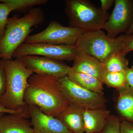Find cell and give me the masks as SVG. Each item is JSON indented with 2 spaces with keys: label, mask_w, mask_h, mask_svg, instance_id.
Segmentation results:
<instances>
[{
  "label": "cell",
  "mask_w": 133,
  "mask_h": 133,
  "mask_svg": "<svg viewBox=\"0 0 133 133\" xmlns=\"http://www.w3.org/2000/svg\"><path fill=\"white\" fill-rule=\"evenodd\" d=\"M28 83L24 95L26 104L35 105L45 114L55 117L70 104L62 92L59 78L34 74Z\"/></svg>",
  "instance_id": "1"
},
{
  "label": "cell",
  "mask_w": 133,
  "mask_h": 133,
  "mask_svg": "<svg viewBox=\"0 0 133 133\" xmlns=\"http://www.w3.org/2000/svg\"><path fill=\"white\" fill-rule=\"evenodd\" d=\"M45 19L44 10L34 8L23 16L15 15L9 18L4 37L0 42L2 59H12L13 54L24 43L33 29L42 24Z\"/></svg>",
  "instance_id": "2"
},
{
  "label": "cell",
  "mask_w": 133,
  "mask_h": 133,
  "mask_svg": "<svg viewBox=\"0 0 133 133\" xmlns=\"http://www.w3.org/2000/svg\"><path fill=\"white\" fill-rule=\"evenodd\" d=\"M2 59L6 76V90L0 105L10 110H26L24 94L29 78L34 73L19 58Z\"/></svg>",
  "instance_id": "3"
},
{
  "label": "cell",
  "mask_w": 133,
  "mask_h": 133,
  "mask_svg": "<svg viewBox=\"0 0 133 133\" xmlns=\"http://www.w3.org/2000/svg\"><path fill=\"white\" fill-rule=\"evenodd\" d=\"M65 12L69 26L85 31L103 29L110 15L88 0H66Z\"/></svg>",
  "instance_id": "4"
},
{
  "label": "cell",
  "mask_w": 133,
  "mask_h": 133,
  "mask_svg": "<svg viewBox=\"0 0 133 133\" xmlns=\"http://www.w3.org/2000/svg\"><path fill=\"white\" fill-rule=\"evenodd\" d=\"M75 46L78 51L94 57L102 63L123 49L122 43L118 37L111 38L102 30L85 31Z\"/></svg>",
  "instance_id": "5"
},
{
  "label": "cell",
  "mask_w": 133,
  "mask_h": 133,
  "mask_svg": "<svg viewBox=\"0 0 133 133\" xmlns=\"http://www.w3.org/2000/svg\"><path fill=\"white\" fill-rule=\"evenodd\" d=\"M85 31L82 29L65 26L56 21L50 22L43 31L30 35L24 43H44L52 45L74 46Z\"/></svg>",
  "instance_id": "6"
},
{
  "label": "cell",
  "mask_w": 133,
  "mask_h": 133,
  "mask_svg": "<svg viewBox=\"0 0 133 133\" xmlns=\"http://www.w3.org/2000/svg\"><path fill=\"white\" fill-rule=\"evenodd\" d=\"M59 79L62 92L70 104L84 109L106 108L107 100L103 94L82 88L72 82L67 76Z\"/></svg>",
  "instance_id": "7"
},
{
  "label": "cell",
  "mask_w": 133,
  "mask_h": 133,
  "mask_svg": "<svg viewBox=\"0 0 133 133\" xmlns=\"http://www.w3.org/2000/svg\"><path fill=\"white\" fill-rule=\"evenodd\" d=\"M78 52L76 46L52 45L44 43H23L14 52L12 58L40 56L59 61H74Z\"/></svg>",
  "instance_id": "8"
},
{
  "label": "cell",
  "mask_w": 133,
  "mask_h": 133,
  "mask_svg": "<svg viewBox=\"0 0 133 133\" xmlns=\"http://www.w3.org/2000/svg\"><path fill=\"white\" fill-rule=\"evenodd\" d=\"M113 10L103 27L112 38L121 33H126L132 21L133 4L131 0H115Z\"/></svg>",
  "instance_id": "9"
},
{
  "label": "cell",
  "mask_w": 133,
  "mask_h": 133,
  "mask_svg": "<svg viewBox=\"0 0 133 133\" xmlns=\"http://www.w3.org/2000/svg\"><path fill=\"white\" fill-rule=\"evenodd\" d=\"M34 74L59 78L67 76L71 66L62 61L40 56H26L18 58Z\"/></svg>",
  "instance_id": "10"
},
{
  "label": "cell",
  "mask_w": 133,
  "mask_h": 133,
  "mask_svg": "<svg viewBox=\"0 0 133 133\" xmlns=\"http://www.w3.org/2000/svg\"><path fill=\"white\" fill-rule=\"evenodd\" d=\"M34 133H73L59 119L45 114L37 107L27 105Z\"/></svg>",
  "instance_id": "11"
},
{
  "label": "cell",
  "mask_w": 133,
  "mask_h": 133,
  "mask_svg": "<svg viewBox=\"0 0 133 133\" xmlns=\"http://www.w3.org/2000/svg\"><path fill=\"white\" fill-rule=\"evenodd\" d=\"M73 61L72 69L78 72L94 76L103 83L104 75L107 71L104 63L99 59L78 50Z\"/></svg>",
  "instance_id": "12"
},
{
  "label": "cell",
  "mask_w": 133,
  "mask_h": 133,
  "mask_svg": "<svg viewBox=\"0 0 133 133\" xmlns=\"http://www.w3.org/2000/svg\"><path fill=\"white\" fill-rule=\"evenodd\" d=\"M28 112L0 116V133H34Z\"/></svg>",
  "instance_id": "13"
},
{
  "label": "cell",
  "mask_w": 133,
  "mask_h": 133,
  "mask_svg": "<svg viewBox=\"0 0 133 133\" xmlns=\"http://www.w3.org/2000/svg\"><path fill=\"white\" fill-rule=\"evenodd\" d=\"M83 108L70 104L56 118L59 119L73 133L85 132Z\"/></svg>",
  "instance_id": "14"
},
{
  "label": "cell",
  "mask_w": 133,
  "mask_h": 133,
  "mask_svg": "<svg viewBox=\"0 0 133 133\" xmlns=\"http://www.w3.org/2000/svg\"><path fill=\"white\" fill-rule=\"evenodd\" d=\"M83 115L85 132L101 133L107 124L111 112L106 108L84 109Z\"/></svg>",
  "instance_id": "15"
},
{
  "label": "cell",
  "mask_w": 133,
  "mask_h": 133,
  "mask_svg": "<svg viewBox=\"0 0 133 133\" xmlns=\"http://www.w3.org/2000/svg\"><path fill=\"white\" fill-rule=\"evenodd\" d=\"M118 90L116 109L122 120L133 124V90L126 83Z\"/></svg>",
  "instance_id": "16"
},
{
  "label": "cell",
  "mask_w": 133,
  "mask_h": 133,
  "mask_svg": "<svg viewBox=\"0 0 133 133\" xmlns=\"http://www.w3.org/2000/svg\"><path fill=\"white\" fill-rule=\"evenodd\" d=\"M67 76L72 82L82 88L104 95V83L94 76L78 72L71 67Z\"/></svg>",
  "instance_id": "17"
},
{
  "label": "cell",
  "mask_w": 133,
  "mask_h": 133,
  "mask_svg": "<svg viewBox=\"0 0 133 133\" xmlns=\"http://www.w3.org/2000/svg\"><path fill=\"white\" fill-rule=\"evenodd\" d=\"M125 54L116 52L103 63L107 71L117 72L127 70L129 69V60Z\"/></svg>",
  "instance_id": "18"
},
{
  "label": "cell",
  "mask_w": 133,
  "mask_h": 133,
  "mask_svg": "<svg viewBox=\"0 0 133 133\" xmlns=\"http://www.w3.org/2000/svg\"><path fill=\"white\" fill-rule=\"evenodd\" d=\"M47 0H0L10 7L12 11H24L30 10L38 5H43L48 2Z\"/></svg>",
  "instance_id": "19"
},
{
  "label": "cell",
  "mask_w": 133,
  "mask_h": 133,
  "mask_svg": "<svg viewBox=\"0 0 133 133\" xmlns=\"http://www.w3.org/2000/svg\"><path fill=\"white\" fill-rule=\"evenodd\" d=\"M127 70L117 72H106L104 76L103 83L109 87L118 90L126 84Z\"/></svg>",
  "instance_id": "20"
},
{
  "label": "cell",
  "mask_w": 133,
  "mask_h": 133,
  "mask_svg": "<svg viewBox=\"0 0 133 133\" xmlns=\"http://www.w3.org/2000/svg\"><path fill=\"white\" fill-rule=\"evenodd\" d=\"M12 10L4 2L0 3V42L3 38L8 21L9 15Z\"/></svg>",
  "instance_id": "21"
},
{
  "label": "cell",
  "mask_w": 133,
  "mask_h": 133,
  "mask_svg": "<svg viewBox=\"0 0 133 133\" xmlns=\"http://www.w3.org/2000/svg\"><path fill=\"white\" fill-rule=\"evenodd\" d=\"M121 120L115 115H110L107 124L101 133H121Z\"/></svg>",
  "instance_id": "22"
},
{
  "label": "cell",
  "mask_w": 133,
  "mask_h": 133,
  "mask_svg": "<svg viewBox=\"0 0 133 133\" xmlns=\"http://www.w3.org/2000/svg\"><path fill=\"white\" fill-rule=\"evenodd\" d=\"M118 37L123 44V49L121 52L127 55L133 51V33L121 35Z\"/></svg>",
  "instance_id": "23"
},
{
  "label": "cell",
  "mask_w": 133,
  "mask_h": 133,
  "mask_svg": "<svg viewBox=\"0 0 133 133\" xmlns=\"http://www.w3.org/2000/svg\"><path fill=\"white\" fill-rule=\"evenodd\" d=\"M6 76L3 61L0 59V104L5 95L6 90Z\"/></svg>",
  "instance_id": "24"
},
{
  "label": "cell",
  "mask_w": 133,
  "mask_h": 133,
  "mask_svg": "<svg viewBox=\"0 0 133 133\" xmlns=\"http://www.w3.org/2000/svg\"><path fill=\"white\" fill-rule=\"evenodd\" d=\"M121 133H133V124L125 120H121Z\"/></svg>",
  "instance_id": "25"
},
{
  "label": "cell",
  "mask_w": 133,
  "mask_h": 133,
  "mask_svg": "<svg viewBox=\"0 0 133 133\" xmlns=\"http://www.w3.org/2000/svg\"><path fill=\"white\" fill-rule=\"evenodd\" d=\"M28 112L27 109L24 110H13L8 109L0 105V114H23Z\"/></svg>",
  "instance_id": "26"
},
{
  "label": "cell",
  "mask_w": 133,
  "mask_h": 133,
  "mask_svg": "<svg viewBox=\"0 0 133 133\" xmlns=\"http://www.w3.org/2000/svg\"><path fill=\"white\" fill-rule=\"evenodd\" d=\"M114 1V0H101V9L104 12H107V10L113 5Z\"/></svg>",
  "instance_id": "27"
},
{
  "label": "cell",
  "mask_w": 133,
  "mask_h": 133,
  "mask_svg": "<svg viewBox=\"0 0 133 133\" xmlns=\"http://www.w3.org/2000/svg\"><path fill=\"white\" fill-rule=\"evenodd\" d=\"M126 83L133 90V70L131 68L127 70Z\"/></svg>",
  "instance_id": "28"
},
{
  "label": "cell",
  "mask_w": 133,
  "mask_h": 133,
  "mask_svg": "<svg viewBox=\"0 0 133 133\" xmlns=\"http://www.w3.org/2000/svg\"><path fill=\"white\" fill-rule=\"evenodd\" d=\"M132 2L133 4V0H132ZM133 33V19L132 21V23H131V26H130V28H129V29L125 33L126 34H131V33Z\"/></svg>",
  "instance_id": "29"
},
{
  "label": "cell",
  "mask_w": 133,
  "mask_h": 133,
  "mask_svg": "<svg viewBox=\"0 0 133 133\" xmlns=\"http://www.w3.org/2000/svg\"><path fill=\"white\" fill-rule=\"evenodd\" d=\"M2 55L1 53V52H0V59H2Z\"/></svg>",
  "instance_id": "30"
},
{
  "label": "cell",
  "mask_w": 133,
  "mask_h": 133,
  "mask_svg": "<svg viewBox=\"0 0 133 133\" xmlns=\"http://www.w3.org/2000/svg\"><path fill=\"white\" fill-rule=\"evenodd\" d=\"M0 114V116H2V115L3 114Z\"/></svg>",
  "instance_id": "31"
},
{
  "label": "cell",
  "mask_w": 133,
  "mask_h": 133,
  "mask_svg": "<svg viewBox=\"0 0 133 133\" xmlns=\"http://www.w3.org/2000/svg\"><path fill=\"white\" fill-rule=\"evenodd\" d=\"M131 69H132V70H133V64L132 66V67H131Z\"/></svg>",
  "instance_id": "32"
}]
</instances>
